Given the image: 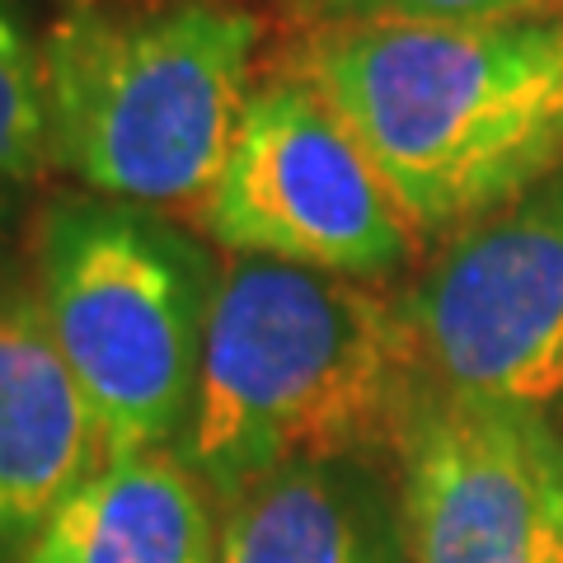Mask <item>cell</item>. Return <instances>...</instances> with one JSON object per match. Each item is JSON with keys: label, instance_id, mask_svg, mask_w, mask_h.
<instances>
[{"label": "cell", "instance_id": "8fae6325", "mask_svg": "<svg viewBox=\"0 0 563 563\" xmlns=\"http://www.w3.org/2000/svg\"><path fill=\"white\" fill-rule=\"evenodd\" d=\"M52 169L43 38L24 29L20 10L0 0V179L29 184Z\"/></svg>", "mask_w": 563, "mask_h": 563}, {"label": "cell", "instance_id": "5b68a950", "mask_svg": "<svg viewBox=\"0 0 563 563\" xmlns=\"http://www.w3.org/2000/svg\"><path fill=\"white\" fill-rule=\"evenodd\" d=\"M198 211L225 254L352 282L395 273L418 244L357 136L291 70L254 85L231 161Z\"/></svg>", "mask_w": 563, "mask_h": 563}, {"label": "cell", "instance_id": "277c9868", "mask_svg": "<svg viewBox=\"0 0 563 563\" xmlns=\"http://www.w3.org/2000/svg\"><path fill=\"white\" fill-rule=\"evenodd\" d=\"M221 263L151 207L66 192L33 235V301L109 455L179 446Z\"/></svg>", "mask_w": 563, "mask_h": 563}, {"label": "cell", "instance_id": "9a60e30c", "mask_svg": "<svg viewBox=\"0 0 563 563\" xmlns=\"http://www.w3.org/2000/svg\"><path fill=\"white\" fill-rule=\"evenodd\" d=\"M559 5H563V0H559Z\"/></svg>", "mask_w": 563, "mask_h": 563}, {"label": "cell", "instance_id": "52a82bcc", "mask_svg": "<svg viewBox=\"0 0 563 563\" xmlns=\"http://www.w3.org/2000/svg\"><path fill=\"white\" fill-rule=\"evenodd\" d=\"M409 563H563L550 413L422 390L395 446Z\"/></svg>", "mask_w": 563, "mask_h": 563}, {"label": "cell", "instance_id": "7c38bea8", "mask_svg": "<svg viewBox=\"0 0 563 563\" xmlns=\"http://www.w3.org/2000/svg\"><path fill=\"white\" fill-rule=\"evenodd\" d=\"M563 10L559 0H333L324 20H390V24H503Z\"/></svg>", "mask_w": 563, "mask_h": 563}, {"label": "cell", "instance_id": "5bb4252c", "mask_svg": "<svg viewBox=\"0 0 563 563\" xmlns=\"http://www.w3.org/2000/svg\"><path fill=\"white\" fill-rule=\"evenodd\" d=\"M301 5H310V10H329L333 0H301Z\"/></svg>", "mask_w": 563, "mask_h": 563}, {"label": "cell", "instance_id": "9c48e42d", "mask_svg": "<svg viewBox=\"0 0 563 563\" xmlns=\"http://www.w3.org/2000/svg\"><path fill=\"white\" fill-rule=\"evenodd\" d=\"M225 507L179 446L109 455L20 563H221Z\"/></svg>", "mask_w": 563, "mask_h": 563}, {"label": "cell", "instance_id": "ba28073f", "mask_svg": "<svg viewBox=\"0 0 563 563\" xmlns=\"http://www.w3.org/2000/svg\"><path fill=\"white\" fill-rule=\"evenodd\" d=\"M109 465L33 291H0V563H20L52 512Z\"/></svg>", "mask_w": 563, "mask_h": 563}, {"label": "cell", "instance_id": "8992f818", "mask_svg": "<svg viewBox=\"0 0 563 563\" xmlns=\"http://www.w3.org/2000/svg\"><path fill=\"white\" fill-rule=\"evenodd\" d=\"M404 320L428 390L550 413L563 399V169L451 235Z\"/></svg>", "mask_w": 563, "mask_h": 563}, {"label": "cell", "instance_id": "6da1fadb", "mask_svg": "<svg viewBox=\"0 0 563 563\" xmlns=\"http://www.w3.org/2000/svg\"><path fill=\"white\" fill-rule=\"evenodd\" d=\"M287 70L343 118L418 240L461 235L563 169V10L324 20Z\"/></svg>", "mask_w": 563, "mask_h": 563}, {"label": "cell", "instance_id": "4fadbf2b", "mask_svg": "<svg viewBox=\"0 0 563 563\" xmlns=\"http://www.w3.org/2000/svg\"><path fill=\"white\" fill-rule=\"evenodd\" d=\"M10 188H14V184L0 179V235H5V221H10Z\"/></svg>", "mask_w": 563, "mask_h": 563}, {"label": "cell", "instance_id": "3957f363", "mask_svg": "<svg viewBox=\"0 0 563 563\" xmlns=\"http://www.w3.org/2000/svg\"><path fill=\"white\" fill-rule=\"evenodd\" d=\"M258 14L76 0L43 33L52 165L132 207H202L254 95Z\"/></svg>", "mask_w": 563, "mask_h": 563}, {"label": "cell", "instance_id": "30bf717a", "mask_svg": "<svg viewBox=\"0 0 563 563\" xmlns=\"http://www.w3.org/2000/svg\"><path fill=\"white\" fill-rule=\"evenodd\" d=\"M221 563H409L399 479L376 461H301L225 503Z\"/></svg>", "mask_w": 563, "mask_h": 563}, {"label": "cell", "instance_id": "7a4b0ae2", "mask_svg": "<svg viewBox=\"0 0 563 563\" xmlns=\"http://www.w3.org/2000/svg\"><path fill=\"white\" fill-rule=\"evenodd\" d=\"M422 390L399 301L352 277L231 254L179 451L225 507L301 461H376L399 446Z\"/></svg>", "mask_w": 563, "mask_h": 563}]
</instances>
